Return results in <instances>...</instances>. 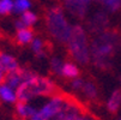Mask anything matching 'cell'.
I'll return each mask as SVG.
<instances>
[{"mask_svg":"<svg viewBox=\"0 0 121 120\" xmlns=\"http://www.w3.org/2000/svg\"><path fill=\"white\" fill-rule=\"evenodd\" d=\"M121 50V29L110 28L94 39L90 44V58L94 66L102 72H109L113 61Z\"/></svg>","mask_w":121,"mask_h":120,"instance_id":"obj_1","label":"cell"},{"mask_svg":"<svg viewBox=\"0 0 121 120\" xmlns=\"http://www.w3.org/2000/svg\"><path fill=\"white\" fill-rule=\"evenodd\" d=\"M62 89H60L58 85L50 80L47 77L35 76L25 82H23L16 90L17 101L19 102H28L37 96H44V97H54L58 94H60Z\"/></svg>","mask_w":121,"mask_h":120,"instance_id":"obj_2","label":"cell"},{"mask_svg":"<svg viewBox=\"0 0 121 120\" xmlns=\"http://www.w3.org/2000/svg\"><path fill=\"white\" fill-rule=\"evenodd\" d=\"M44 24L49 35L58 43L67 46L72 27L67 22L61 6L56 5L44 11Z\"/></svg>","mask_w":121,"mask_h":120,"instance_id":"obj_3","label":"cell"},{"mask_svg":"<svg viewBox=\"0 0 121 120\" xmlns=\"http://www.w3.org/2000/svg\"><path fill=\"white\" fill-rule=\"evenodd\" d=\"M67 54L71 59L77 61L82 66H89L90 50L88 43V36L82 25H73L71 35L67 42Z\"/></svg>","mask_w":121,"mask_h":120,"instance_id":"obj_4","label":"cell"},{"mask_svg":"<svg viewBox=\"0 0 121 120\" xmlns=\"http://www.w3.org/2000/svg\"><path fill=\"white\" fill-rule=\"evenodd\" d=\"M109 16L106 11L103 10H99V11H96L89 19L85 21V27H86V30L89 31L90 35H99L103 31H106L109 27Z\"/></svg>","mask_w":121,"mask_h":120,"instance_id":"obj_5","label":"cell"},{"mask_svg":"<svg viewBox=\"0 0 121 120\" xmlns=\"http://www.w3.org/2000/svg\"><path fill=\"white\" fill-rule=\"evenodd\" d=\"M92 0H64V7L70 12L71 16L76 17L77 19L83 21L88 13V9Z\"/></svg>","mask_w":121,"mask_h":120,"instance_id":"obj_6","label":"cell"},{"mask_svg":"<svg viewBox=\"0 0 121 120\" xmlns=\"http://www.w3.org/2000/svg\"><path fill=\"white\" fill-rule=\"evenodd\" d=\"M79 94L84 95L86 100H89L90 102H98L99 101V85L97 80L94 78V76H89L88 78H85L84 85Z\"/></svg>","mask_w":121,"mask_h":120,"instance_id":"obj_7","label":"cell"},{"mask_svg":"<svg viewBox=\"0 0 121 120\" xmlns=\"http://www.w3.org/2000/svg\"><path fill=\"white\" fill-rule=\"evenodd\" d=\"M18 67H19L18 62H17V60L12 55L0 52V68H1V71L5 75L17 70Z\"/></svg>","mask_w":121,"mask_h":120,"instance_id":"obj_8","label":"cell"},{"mask_svg":"<svg viewBox=\"0 0 121 120\" xmlns=\"http://www.w3.org/2000/svg\"><path fill=\"white\" fill-rule=\"evenodd\" d=\"M121 107V89H115L107 101V109L110 114H116Z\"/></svg>","mask_w":121,"mask_h":120,"instance_id":"obj_9","label":"cell"},{"mask_svg":"<svg viewBox=\"0 0 121 120\" xmlns=\"http://www.w3.org/2000/svg\"><path fill=\"white\" fill-rule=\"evenodd\" d=\"M16 111L19 118H22L23 120H29L36 112V108H34L32 106H30L26 102H19L17 101L16 105Z\"/></svg>","mask_w":121,"mask_h":120,"instance_id":"obj_10","label":"cell"},{"mask_svg":"<svg viewBox=\"0 0 121 120\" xmlns=\"http://www.w3.org/2000/svg\"><path fill=\"white\" fill-rule=\"evenodd\" d=\"M0 98L4 102H9V103H16L17 102V95L16 90L10 88L5 83L0 84Z\"/></svg>","mask_w":121,"mask_h":120,"instance_id":"obj_11","label":"cell"},{"mask_svg":"<svg viewBox=\"0 0 121 120\" xmlns=\"http://www.w3.org/2000/svg\"><path fill=\"white\" fill-rule=\"evenodd\" d=\"M16 40L19 44H26V43H31V41L34 40V30L31 28H26V29H21L17 30V35H16Z\"/></svg>","mask_w":121,"mask_h":120,"instance_id":"obj_12","label":"cell"},{"mask_svg":"<svg viewBox=\"0 0 121 120\" xmlns=\"http://www.w3.org/2000/svg\"><path fill=\"white\" fill-rule=\"evenodd\" d=\"M79 76H80V71L73 62H65L64 64L62 77H65L66 79H74Z\"/></svg>","mask_w":121,"mask_h":120,"instance_id":"obj_13","label":"cell"},{"mask_svg":"<svg viewBox=\"0 0 121 120\" xmlns=\"http://www.w3.org/2000/svg\"><path fill=\"white\" fill-rule=\"evenodd\" d=\"M49 66H50V72L58 76V77H62V68H64V62L60 58L58 57H53L49 61Z\"/></svg>","mask_w":121,"mask_h":120,"instance_id":"obj_14","label":"cell"},{"mask_svg":"<svg viewBox=\"0 0 121 120\" xmlns=\"http://www.w3.org/2000/svg\"><path fill=\"white\" fill-rule=\"evenodd\" d=\"M109 12H117L121 9V0H96Z\"/></svg>","mask_w":121,"mask_h":120,"instance_id":"obj_15","label":"cell"},{"mask_svg":"<svg viewBox=\"0 0 121 120\" xmlns=\"http://www.w3.org/2000/svg\"><path fill=\"white\" fill-rule=\"evenodd\" d=\"M31 6L30 0H14L13 1V12L16 13H23Z\"/></svg>","mask_w":121,"mask_h":120,"instance_id":"obj_16","label":"cell"},{"mask_svg":"<svg viewBox=\"0 0 121 120\" xmlns=\"http://www.w3.org/2000/svg\"><path fill=\"white\" fill-rule=\"evenodd\" d=\"M21 19L28 25V27H31V25H34L36 22H37V16L35 14V13H32L31 11H29V10H26L25 12H23L22 13V17H21Z\"/></svg>","mask_w":121,"mask_h":120,"instance_id":"obj_17","label":"cell"},{"mask_svg":"<svg viewBox=\"0 0 121 120\" xmlns=\"http://www.w3.org/2000/svg\"><path fill=\"white\" fill-rule=\"evenodd\" d=\"M13 11V0H0V14H9Z\"/></svg>","mask_w":121,"mask_h":120,"instance_id":"obj_18","label":"cell"},{"mask_svg":"<svg viewBox=\"0 0 121 120\" xmlns=\"http://www.w3.org/2000/svg\"><path fill=\"white\" fill-rule=\"evenodd\" d=\"M84 80H85V78L83 77H77V78H74V79H72L71 82H70V87H71V89L73 90V91H76V93H79L80 90H82V88H83V85H84Z\"/></svg>","mask_w":121,"mask_h":120,"instance_id":"obj_19","label":"cell"},{"mask_svg":"<svg viewBox=\"0 0 121 120\" xmlns=\"http://www.w3.org/2000/svg\"><path fill=\"white\" fill-rule=\"evenodd\" d=\"M14 27H16V29L17 30H21V29H26V28H30V27H28L21 18L19 19H17L16 22H14Z\"/></svg>","mask_w":121,"mask_h":120,"instance_id":"obj_20","label":"cell"},{"mask_svg":"<svg viewBox=\"0 0 121 120\" xmlns=\"http://www.w3.org/2000/svg\"><path fill=\"white\" fill-rule=\"evenodd\" d=\"M4 79H5V73L1 71V68H0V84L4 83Z\"/></svg>","mask_w":121,"mask_h":120,"instance_id":"obj_21","label":"cell"},{"mask_svg":"<svg viewBox=\"0 0 121 120\" xmlns=\"http://www.w3.org/2000/svg\"><path fill=\"white\" fill-rule=\"evenodd\" d=\"M120 83H121V77H120Z\"/></svg>","mask_w":121,"mask_h":120,"instance_id":"obj_22","label":"cell"},{"mask_svg":"<svg viewBox=\"0 0 121 120\" xmlns=\"http://www.w3.org/2000/svg\"><path fill=\"white\" fill-rule=\"evenodd\" d=\"M119 120H121V119H119Z\"/></svg>","mask_w":121,"mask_h":120,"instance_id":"obj_23","label":"cell"}]
</instances>
